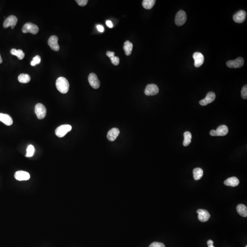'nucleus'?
I'll list each match as a JSON object with an SVG mask.
<instances>
[{"instance_id":"obj_11","label":"nucleus","mask_w":247,"mask_h":247,"mask_svg":"<svg viewBox=\"0 0 247 247\" xmlns=\"http://www.w3.org/2000/svg\"><path fill=\"white\" fill-rule=\"evenodd\" d=\"M194 61V66L199 67L202 66L204 62V56L200 52H195L193 56Z\"/></svg>"},{"instance_id":"obj_5","label":"nucleus","mask_w":247,"mask_h":247,"mask_svg":"<svg viewBox=\"0 0 247 247\" xmlns=\"http://www.w3.org/2000/svg\"><path fill=\"white\" fill-rule=\"evenodd\" d=\"M187 16L185 12L183 10L178 11L175 17V23L177 26L183 25L186 21Z\"/></svg>"},{"instance_id":"obj_30","label":"nucleus","mask_w":247,"mask_h":247,"mask_svg":"<svg viewBox=\"0 0 247 247\" xmlns=\"http://www.w3.org/2000/svg\"><path fill=\"white\" fill-rule=\"evenodd\" d=\"M113 64L115 66H118L120 63V58L118 56H113L110 59Z\"/></svg>"},{"instance_id":"obj_8","label":"nucleus","mask_w":247,"mask_h":247,"mask_svg":"<svg viewBox=\"0 0 247 247\" xmlns=\"http://www.w3.org/2000/svg\"><path fill=\"white\" fill-rule=\"evenodd\" d=\"M88 79L89 84L93 88L98 89L100 87V83L95 73H92L89 74Z\"/></svg>"},{"instance_id":"obj_16","label":"nucleus","mask_w":247,"mask_h":247,"mask_svg":"<svg viewBox=\"0 0 247 247\" xmlns=\"http://www.w3.org/2000/svg\"><path fill=\"white\" fill-rule=\"evenodd\" d=\"M120 130L117 128H113L109 131L107 134V138L110 142H113L116 140L120 134Z\"/></svg>"},{"instance_id":"obj_24","label":"nucleus","mask_w":247,"mask_h":247,"mask_svg":"<svg viewBox=\"0 0 247 247\" xmlns=\"http://www.w3.org/2000/svg\"><path fill=\"white\" fill-rule=\"evenodd\" d=\"M203 175V171L200 168H197L193 170V177L194 180H198L202 178Z\"/></svg>"},{"instance_id":"obj_37","label":"nucleus","mask_w":247,"mask_h":247,"mask_svg":"<svg viewBox=\"0 0 247 247\" xmlns=\"http://www.w3.org/2000/svg\"><path fill=\"white\" fill-rule=\"evenodd\" d=\"M213 245V241H212V240H209L208 241H207L208 246L211 245Z\"/></svg>"},{"instance_id":"obj_29","label":"nucleus","mask_w":247,"mask_h":247,"mask_svg":"<svg viewBox=\"0 0 247 247\" xmlns=\"http://www.w3.org/2000/svg\"><path fill=\"white\" fill-rule=\"evenodd\" d=\"M241 96L243 99H247V85L244 86L241 90Z\"/></svg>"},{"instance_id":"obj_4","label":"nucleus","mask_w":247,"mask_h":247,"mask_svg":"<svg viewBox=\"0 0 247 247\" xmlns=\"http://www.w3.org/2000/svg\"><path fill=\"white\" fill-rule=\"evenodd\" d=\"M35 112L37 118L40 120H42L45 118L46 115V109L43 104L39 103L35 106Z\"/></svg>"},{"instance_id":"obj_7","label":"nucleus","mask_w":247,"mask_h":247,"mask_svg":"<svg viewBox=\"0 0 247 247\" xmlns=\"http://www.w3.org/2000/svg\"><path fill=\"white\" fill-rule=\"evenodd\" d=\"M18 22V19L16 16L14 15H11L7 17L3 23V27L4 28H7L9 27H11V28L13 29L16 24Z\"/></svg>"},{"instance_id":"obj_6","label":"nucleus","mask_w":247,"mask_h":247,"mask_svg":"<svg viewBox=\"0 0 247 247\" xmlns=\"http://www.w3.org/2000/svg\"><path fill=\"white\" fill-rule=\"evenodd\" d=\"M244 60L242 57H238L236 60L229 61L227 62V66L231 68H238L243 66Z\"/></svg>"},{"instance_id":"obj_17","label":"nucleus","mask_w":247,"mask_h":247,"mask_svg":"<svg viewBox=\"0 0 247 247\" xmlns=\"http://www.w3.org/2000/svg\"><path fill=\"white\" fill-rule=\"evenodd\" d=\"M0 121L7 126H11L13 123V120L11 116L6 113H0Z\"/></svg>"},{"instance_id":"obj_13","label":"nucleus","mask_w":247,"mask_h":247,"mask_svg":"<svg viewBox=\"0 0 247 247\" xmlns=\"http://www.w3.org/2000/svg\"><path fill=\"white\" fill-rule=\"evenodd\" d=\"M247 13L244 10H240L236 14H234L233 17V20L236 23H242L245 21Z\"/></svg>"},{"instance_id":"obj_14","label":"nucleus","mask_w":247,"mask_h":247,"mask_svg":"<svg viewBox=\"0 0 247 247\" xmlns=\"http://www.w3.org/2000/svg\"><path fill=\"white\" fill-rule=\"evenodd\" d=\"M14 177L16 180L19 181H23V180H29L30 175L28 172L24 171H18L15 172Z\"/></svg>"},{"instance_id":"obj_22","label":"nucleus","mask_w":247,"mask_h":247,"mask_svg":"<svg viewBox=\"0 0 247 247\" xmlns=\"http://www.w3.org/2000/svg\"><path fill=\"white\" fill-rule=\"evenodd\" d=\"M184 140L183 144L184 146H188L191 142L192 135L189 131H186L184 133Z\"/></svg>"},{"instance_id":"obj_19","label":"nucleus","mask_w":247,"mask_h":247,"mask_svg":"<svg viewBox=\"0 0 247 247\" xmlns=\"http://www.w3.org/2000/svg\"><path fill=\"white\" fill-rule=\"evenodd\" d=\"M215 131L216 136H225L228 132V128L225 125H222L217 128Z\"/></svg>"},{"instance_id":"obj_10","label":"nucleus","mask_w":247,"mask_h":247,"mask_svg":"<svg viewBox=\"0 0 247 247\" xmlns=\"http://www.w3.org/2000/svg\"><path fill=\"white\" fill-rule=\"evenodd\" d=\"M58 38L55 35L51 36L48 41L49 45L51 48L52 50L54 51H59L60 46L58 43Z\"/></svg>"},{"instance_id":"obj_1","label":"nucleus","mask_w":247,"mask_h":247,"mask_svg":"<svg viewBox=\"0 0 247 247\" xmlns=\"http://www.w3.org/2000/svg\"><path fill=\"white\" fill-rule=\"evenodd\" d=\"M69 83L67 79L64 77H60L56 80V87L62 94H66L69 89Z\"/></svg>"},{"instance_id":"obj_28","label":"nucleus","mask_w":247,"mask_h":247,"mask_svg":"<svg viewBox=\"0 0 247 247\" xmlns=\"http://www.w3.org/2000/svg\"><path fill=\"white\" fill-rule=\"evenodd\" d=\"M41 62V57L39 56H36L34 57L32 62L30 63L31 66H34L39 64Z\"/></svg>"},{"instance_id":"obj_15","label":"nucleus","mask_w":247,"mask_h":247,"mask_svg":"<svg viewBox=\"0 0 247 247\" xmlns=\"http://www.w3.org/2000/svg\"><path fill=\"white\" fill-rule=\"evenodd\" d=\"M198 214L199 220L202 222H206L208 221L211 215L207 211L204 209H199L197 211Z\"/></svg>"},{"instance_id":"obj_38","label":"nucleus","mask_w":247,"mask_h":247,"mask_svg":"<svg viewBox=\"0 0 247 247\" xmlns=\"http://www.w3.org/2000/svg\"><path fill=\"white\" fill-rule=\"evenodd\" d=\"M2 59L1 55H0V64L2 63Z\"/></svg>"},{"instance_id":"obj_40","label":"nucleus","mask_w":247,"mask_h":247,"mask_svg":"<svg viewBox=\"0 0 247 247\" xmlns=\"http://www.w3.org/2000/svg\"><path fill=\"white\" fill-rule=\"evenodd\" d=\"M247 247V245H246V247Z\"/></svg>"},{"instance_id":"obj_23","label":"nucleus","mask_w":247,"mask_h":247,"mask_svg":"<svg viewBox=\"0 0 247 247\" xmlns=\"http://www.w3.org/2000/svg\"><path fill=\"white\" fill-rule=\"evenodd\" d=\"M11 54L13 56H15L18 57L19 60H23L25 56V54L21 49H11Z\"/></svg>"},{"instance_id":"obj_31","label":"nucleus","mask_w":247,"mask_h":247,"mask_svg":"<svg viewBox=\"0 0 247 247\" xmlns=\"http://www.w3.org/2000/svg\"><path fill=\"white\" fill-rule=\"evenodd\" d=\"M149 247H165L163 243L159 242H153L150 245Z\"/></svg>"},{"instance_id":"obj_33","label":"nucleus","mask_w":247,"mask_h":247,"mask_svg":"<svg viewBox=\"0 0 247 247\" xmlns=\"http://www.w3.org/2000/svg\"><path fill=\"white\" fill-rule=\"evenodd\" d=\"M106 55L109 57L110 59H111V58L113 57V56H114V55H115V53L114 52H111V51H108L106 53Z\"/></svg>"},{"instance_id":"obj_25","label":"nucleus","mask_w":247,"mask_h":247,"mask_svg":"<svg viewBox=\"0 0 247 247\" xmlns=\"http://www.w3.org/2000/svg\"><path fill=\"white\" fill-rule=\"evenodd\" d=\"M155 0H144L143 2V6L146 9H151L155 5Z\"/></svg>"},{"instance_id":"obj_3","label":"nucleus","mask_w":247,"mask_h":247,"mask_svg":"<svg viewBox=\"0 0 247 247\" xmlns=\"http://www.w3.org/2000/svg\"><path fill=\"white\" fill-rule=\"evenodd\" d=\"M39 28L36 25L31 23H27L23 27L22 31L23 33H30L36 34L38 33Z\"/></svg>"},{"instance_id":"obj_20","label":"nucleus","mask_w":247,"mask_h":247,"mask_svg":"<svg viewBox=\"0 0 247 247\" xmlns=\"http://www.w3.org/2000/svg\"><path fill=\"white\" fill-rule=\"evenodd\" d=\"M236 211L238 213L243 217H246L247 216V208L244 204H239L236 207Z\"/></svg>"},{"instance_id":"obj_34","label":"nucleus","mask_w":247,"mask_h":247,"mask_svg":"<svg viewBox=\"0 0 247 247\" xmlns=\"http://www.w3.org/2000/svg\"><path fill=\"white\" fill-rule=\"evenodd\" d=\"M97 28L98 31H99V32H101V33L104 32V27L102 25H98L97 26Z\"/></svg>"},{"instance_id":"obj_21","label":"nucleus","mask_w":247,"mask_h":247,"mask_svg":"<svg viewBox=\"0 0 247 247\" xmlns=\"http://www.w3.org/2000/svg\"><path fill=\"white\" fill-rule=\"evenodd\" d=\"M123 49L126 55L127 56H130L133 49V44L129 41H126L124 43Z\"/></svg>"},{"instance_id":"obj_18","label":"nucleus","mask_w":247,"mask_h":247,"mask_svg":"<svg viewBox=\"0 0 247 247\" xmlns=\"http://www.w3.org/2000/svg\"><path fill=\"white\" fill-rule=\"evenodd\" d=\"M224 185L228 186H237L239 184V181L236 177H232L228 178L224 181Z\"/></svg>"},{"instance_id":"obj_39","label":"nucleus","mask_w":247,"mask_h":247,"mask_svg":"<svg viewBox=\"0 0 247 247\" xmlns=\"http://www.w3.org/2000/svg\"><path fill=\"white\" fill-rule=\"evenodd\" d=\"M208 246V247H215L213 245H209V246Z\"/></svg>"},{"instance_id":"obj_2","label":"nucleus","mask_w":247,"mask_h":247,"mask_svg":"<svg viewBox=\"0 0 247 247\" xmlns=\"http://www.w3.org/2000/svg\"><path fill=\"white\" fill-rule=\"evenodd\" d=\"M72 129V127L69 125H63L60 126L56 128L55 133L58 137L62 138L65 136L68 132Z\"/></svg>"},{"instance_id":"obj_26","label":"nucleus","mask_w":247,"mask_h":247,"mask_svg":"<svg viewBox=\"0 0 247 247\" xmlns=\"http://www.w3.org/2000/svg\"><path fill=\"white\" fill-rule=\"evenodd\" d=\"M31 78L28 74H21L18 77V80L20 83H27L30 82Z\"/></svg>"},{"instance_id":"obj_9","label":"nucleus","mask_w":247,"mask_h":247,"mask_svg":"<svg viewBox=\"0 0 247 247\" xmlns=\"http://www.w3.org/2000/svg\"><path fill=\"white\" fill-rule=\"evenodd\" d=\"M159 92V88L156 85L151 84L147 85L145 93L147 96H154Z\"/></svg>"},{"instance_id":"obj_36","label":"nucleus","mask_w":247,"mask_h":247,"mask_svg":"<svg viewBox=\"0 0 247 247\" xmlns=\"http://www.w3.org/2000/svg\"><path fill=\"white\" fill-rule=\"evenodd\" d=\"M210 134L211 135V136H216V131H215V130H211V131H210Z\"/></svg>"},{"instance_id":"obj_12","label":"nucleus","mask_w":247,"mask_h":247,"mask_svg":"<svg viewBox=\"0 0 247 247\" xmlns=\"http://www.w3.org/2000/svg\"><path fill=\"white\" fill-rule=\"evenodd\" d=\"M215 99V95L212 92H209L207 94L205 99L200 101V104L202 106H206L212 103Z\"/></svg>"},{"instance_id":"obj_27","label":"nucleus","mask_w":247,"mask_h":247,"mask_svg":"<svg viewBox=\"0 0 247 247\" xmlns=\"http://www.w3.org/2000/svg\"><path fill=\"white\" fill-rule=\"evenodd\" d=\"M35 149L34 147L32 145H30L28 147L27 149V154L26 155V157H31L34 155Z\"/></svg>"},{"instance_id":"obj_35","label":"nucleus","mask_w":247,"mask_h":247,"mask_svg":"<svg viewBox=\"0 0 247 247\" xmlns=\"http://www.w3.org/2000/svg\"><path fill=\"white\" fill-rule=\"evenodd\" d=\"M106 23L107 26L109 27L110 28H112L113 27V24L112 22L110 20H107L106 22Z\"/></svg>"},{"instance_id":"obj_32","label":"nucleus","mask_w":247,"mask_h":247,"mask_svg":"<svg viewBox=\"0 0 247 247\" xmlns=\"http://www.w3.org/2000/svg\"><path fill=\"white\" fill-rule=\"evenodd\" d=\"M76 2L80 6H83L87 4L88 1L87 0H76Z\"/></svg>"}]
</instances>
